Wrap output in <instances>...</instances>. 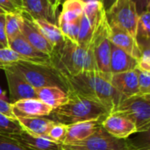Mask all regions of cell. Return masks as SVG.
<instances>
[{
    "label": "cell",
    "instance_id": "obj_1",
    "mask_svg": "<svg viewBox=\"0 0 150 150\" xmlns=\"http://www.w3.org/2000/svg\"><path fill=\"white\" fill-rule=\"evenodd\" d=\"M63 79L67 85V91L102 105L109 114L124 98L112 86L110 81L98 71H86Z\"/></svg>",
    "mask_w": 150,
    "mask_h": 150
},
{
    "label": "cell",
    "instance_id": "obj_2",
    "mask_svg": "<svg viewBox=\"0 0 150 150\" xmlns=\"http://www.w3.org/2000/svg\"><path fill=\"white\" fill-rule=\"evenodd\" d=\"M50 65L62 77L86 71H97L92 45L83 47L66 37L54 47L50 54Z\"/></svg>",
    "mask_w": 150,
    "mask_h": 150
},
{
    "label": "cell",
    "instance_id": "obj_3",
    "mask_svg": "<svg viewBox=\"0 0 150 150\" xmlns=\"http://www.w3.org/2000/svg\"><path fill=\"white\" fill-rule=\"evenodd\" d=\"M68 92L69 100L63 105L53 110L47 117L54 122L71 125L86 120H103L109 112L102 105L91 99Z\"/></svg>",
    "mask_w": 150,
    "mask_h": 150
},
{
    "label": "cell",
    "instance_id": "obj_4",
    "mask_svg": "<svg viewBox=\"0 0 150 150\" xmlns=\"http://www.w3.org/2000/svg\"><path fill=\"white\" fill-rule=\"evenodd\" d=\"M5 68L20 75L34 89L57 86L67 91V85L63 77L51 65L20 62L10 64Z\"/></svg>",
    "mask_w": 150,
    "mask_h": 150
},
{
    "label": "cell",
    "instance_id": "obj_5",
    "mask_svg": "<svg viewBox=\"0 0 150 150\" xmlns=\"http://www.w3.org/2000/svg\"><path fill=\"white\" fill-rule=\"evenodd\" d=\"M112 112L129 119L136 127L137 133L149 132L150 125V95H134L124 98Z\"/></svg>",
    "mask_w": 150,
    "mask_h": 150
},
{
    "label": "cell",
    "instance_id": "obj_6",
    "mask_svg": "<svg viewBox=\"0 0 150 150\" xmlns=\"http://www.w3.org/2000/svg\"><path fill=\"white\" fill-rule=\"evenodd\" d=\"M109 32L110 25L107 22L106 17L105 16V18L94 30L91 45L97 71L110 81L112 73L110 69L111 41L109 40Z\"/></svg>",
    "mask_w": 150,
    "mask_h": 150
},
{
    "label": "cell",
    "instance_id": "obj_7",
    "mask_svg": "<svg viewBox=\"0 0 150 150\" xmlns=\"http://www.w3.org/2000/svg\"><path fill=\"white\" fill-rule=\"evenodd\" d=\"M63 150H137L138 147L124 139H117L100 126L87 139L70 145H62Z\"/></svg>",
    "mask_w": 150,
    "mask_h": 150
},
{
    "label": "cell",
    "instance_id": "obj_8",
    "mask_svg": "<svg viewBox=\"0 0 150 150\" xmlns=\"http://www.w3.org/2000/svg\"><path fill=\"white\" fill-rule=\"evenodd\" d=\"M105 17L110 26L119 27L135 38L139 15L132 0H117L105 11Z\"/></svg>",
    "mask_w": 150,
    "mask_h": 150
},
{
    "label": "cell",
    "instance_id": "obj_9",
    "mask_svg": "<svg viewBox=\"0 0 150 150\" xmlns=\"http://www.w3.org/2000/svg\"><path fill=\"white\" fill-rule=\"evenodd\" d=\"M101 127L112 136L127 140L130 135L137 133L135 125L127 117L117 112L108 114L101 122Z\"/></svg>",
    "mask_w": 150,
    "mask_h": 150
},
{
    "label": "cell",
    "instance_id": "obj_10",
    "mask_svg": "<svg viewBox=\"0 0 150 150\" xmlns=\"http://www.w3.org/2000/svg\"><path fill=\"white\" fill-rule=\"evenodd\" d=\"M23 23L21 26L22 36L37 50L50 56L54 47L43 37L39 29L35 26L32 18L25 11H22Z\"/></svg>",
    "mask_w": 150,
    "mask_h": 150
},
{
    "label": "cell",
    "instance_id": "obj_11",
    "mask_svg": "<svg viewBox=\"0 0 150 150\" xmlns=\"http://www.w3.org/2000/svg\"><path fill=\"white\" fill-rule=\"evenodd\" d=\"M4 71L5 73L11 98L14 102L25 98H37L36 89L29 84L20 75L8 68H4Z\"/></svg>",
    "mask_w": 150,
    "mask_h": 150
},
{
    "label": "cell",
    "instance_id": "obj_12",
    "mask_svg": "<svg viewBox=\"0 0 150 150\" xmlns=\"http://www.w3.org/2000/svg\"><path fill=\"white\" fill-rule=\"evenodd\" d=\"M8 135L18 144L29 150H63L62 144L43 136L33 135L25 130H22L18 134Z\"/></svg>",
    "mask_w": 150,
    "mask_h": 150
},
{
    "label": "cell",
    "instance_id": "obj_13",
    "mask_svg": "<svg viewBox=\"0 0 150 150\" xmlns=\"http://www.w3.org/2000/svg\"><path fill=\"white\" fill-rule=\"evenodd\" d=\"M110 83L123 98H128L140 94L137 73L135 69L112 74Z\"/></svg>",
    "mask_w": 150,
    "mask_h": 150
},
{
    "label": "cell",
    "instance_id": "obj_14",
    "mask_svg": "<svg viewBox=\"0 0 150 150\" xmlns=\"http://www.w3.org/2000/svg\"><path fill=\"white\" fill-rule=\"evenodd\" d=\"M14 114L17 117H44L47 118L53 111L38 98H25L12 104Z\"/></svg>",
    "mask_w": 150,
    "mask_h": 150
},
{
    "label": "cell",
    "instance_id": "obj_15",
    "mask_svg": "<svg viewBox=\"0 0 150 150\" xmlns=\"http://www.w3.org/2000/svg\"><path fill=\"white\" fill-rule=\"evenodd\" d=\"M8 47L25 57L30 62L50 65V56L34 48L22 34L9 42Z\"/></svg>",
    "mask_w": 150,
    "mask_h": 150
},
{
    "label": "cell",
    "instance_id": "obj_16",
    "mask_svg": "<svg viewBox=\"0 0 150 150\" xmlns=\"http://www.w3.org/2000/svg\"><path fill=\"white\" fill-rule=\"evenodd\" d=\"M101 122L102 120H86L69 125L62 145H70L87 139L98 130Z\"/></svg>",
    "mask_w": 150,
    "mask_h": 150
},
{
    "label": "cell",
    "instance_id": "obj_17",
    "mask_svg": "<svg viewBox=\"0 0 150 150\" xmlns=\"http://www.w3.org/2000/svg\"><path fill=\"white\" fill-rule=\"evenodd\" d=\"M109 40L112 44L121 48L134 59L138 60L140 58L141 50L136 39L127 32L116 26H110Z\"/></svg>",
    "mask_w": 150,
    "mask_h": 150
},
{
    "label": "cell",
    "instance_id": "obj_18",
    "mask_svg": "<svg viewBox=\"0 0 150 150\" xmlns=\"http://www.w3.org/2000/svg\"><path fill=\"white\" fill-rule=\"evenodd\" d=\"M137 67V60L121 48L111 43L110 69L112 74L134 70Z\"/></svg>",
    "mask_w": 150,
    "mask_h": 150
},
{
    "label": "cell",
    "instance_id": "obj_19",
    "mask_svg": "<svg viewBox=\"0 0 150 150\" xmlns=\"http://www.w3.org/2000/svg\"><path fill=\"white\" fill-rule=\"evenodd\" d=\"M21 5L33 19L43 18L56 24V16L47 0H21Z\"/></svg>",
    "mask_w": 150,
    "mask_h": 150
},
{
    "label": "cell",
    "instance_id": "obj_20",
    "mask_svg": "<svg viewBox=\"0 0 150 150\" xmlns=\"http://www.w3.org/2000/svg\"><path fill=\"white\" fill-rule=\"evenodd\" d=\"M37 98L49 106L52 110H54L69 100L68 92L57 86H46L36 89Z\"/></svg>",
    "mask_w": 150,
    "mask_h": 150
},
{
    "label": "cell",
    "instance_id": "obj_21",
    "mask_svg": "<svg viewBox=\"0 0 150 150\" xmlns=\"http://www.w3.org/2000/svg\"><path fill=\"white\" fill-rule=\"evenodd\" d=\"M16 119L23 130L33 135L43 137H46L49 128L54 123L44 117H17Z\"/></svg>",
    "mask_w": 150,
    "mask_h": 150
},
{
    "label": "cell",
    "instance_id": "obj_22",
    "mask_svg": "<svg viewBox=\"0 0 150 150\" xmlns=\"http://www.w3.org/2000/svg\"><path fill=\"white\" fill-rule=\"evenodd\" d=\"M33 22L35 25V26L39 29L40 33L43 35V37L54 47L63 41L64 36L56 24L43 18L33 19Z\"/></svg>",
    "mask_w": 150,
    "mask_h": 150
},
{
    "label": "cell",
    "instance_id": "obj_23",
    "mask_svg": "<svg viewBox=\"0 0 150 150\" xmlns=\"http://www.w3.org/2000/svg\"><path fill=\"white\" fill-rule=\"evenodd\" d=\"M61 13L56 19V25L74 21L83 13L84 2L82 0H64L62 2Z\"/></svg>",
    "mask_w": 150,
    "mask_h": 150
},
{
    "label": "cell",
    "instance_id": "obj_24",
    "mask_svg": "<svg viewBox=\"0 0 150 150\" xmlns=\"http://www.w3.org/2000/svg\"><path fill=\"white\" fill-rule=\"evenodd\" d=\"M22 11L5 12V34L8 43L21 34L23 23Z\"/></svg>",
    "mask_w": 150,
    "mask_h": 150
},
{
    "label": "cell",
    "instance_id": "obj_25",
    "mask_svg": "<svg viewBox=\"0 0 150 150\" xmlns=\"http://www.w3.org/2000/svg\"><path fill=\"white\" fill-rule=\"evenodd\" d=\"M135 39L140 48L150 46V11L139 15Z\"/></svg>",
    "mask_w": 150,
    "mask_h": 150
},
{
    "label": "cell",
    "instance_id": "obj_26",
    "mask_svg": "<svg viewBox=\"0 0 150 150\" xmlns=\"http://www.w3.org/2000/svg\"><path fill=\"white\" fill-rule=\"evenodd\" d=\"M83 13L94 30L97 28V26L105 16V11L104 10L101 1L97 0L84 3Z\"/></svg>",
    "mask_w": 150,
    "mask_h": 150
},
{
    "label": "cell",
    "instance_id": "obj_27",
    "mask_svg": "<svg viewBox=\"0 0 150 150\" xmlns=\"http://www.w3.org/2000/svg\"><path fill=\"white\" fill-rule=\"evenodd\" d=\"M93 33H94L93 27L91 25L84 13H83L80 18V26H79L77 44L83 47H89L91 44Z\"/></svg>",
    "mask_w": 150,
    "mask_h": 150
},
{
    "label": "cell",
    "instance_id": "obj_28",
    "mask_svg": "<svg viewBox=\"0 0 150 150\" xmlns=\"http://www.w3.org/2000/svg\"><path fill=\"white\" fill-rule=\"evenodd\" d=\"M80 18L81 17L74 21L66 22L58 25V27L61 29L63 36L75 43H77L79 26H80Z\"/></svg>",
    "mask_w": 150,
    "mask_h": 150
},
{
    "label": "cell",
    "instance_id": "obj_29",
    "mask_svg": "<svg viewBox=\"0 0 150 150\" xmlns=\"http://www.w3.org/2000/svg\"><path fill=\"white\" fill-rule=\"evenodd\" d=\"M23 129L17 119H11L0 113V134H13L21 132Z\"/></svg>",
    "mask_w": 150,
    "mask_h": 150
},
{
    "label": "cell",
    "instance_id": "obj_30",
    "mask_svg": "<svg viewBox=\"0 0 150 150\" xmlns=\"http://www.w3.org/2000/svg\"><path fill=\"white\" fill-rule=\"evenodd\" d=\"M67 130H68V126L62 124V123H57L54 122L52 127L49 128L46 137L54 142L62 144L66 134H67Z\"/></svg>",
    "mask_w": 150,
    "mask_h": 150
},
{
    "label": "cell",
    "instance_id": "obj_31",
    "mask_svg": "<svg viewBox=\"0 0 150 150\" xmlns=\"http://www.w3.org/2000/svg\"><path fill=\"white\" fill-rule=\"evenodd\" d=\"M20 62H28V61L10 47L0 48V62L8 66L10 64Z\"/></svg>",
    "mask_w": 150,
    "mask_h": 150
},
{
    "label": "cell",
    "instance_id": "obj_32",
    "mask_svg": "<svg viewBox=\"0 0 150 150\" xmlns=\"http://www.w3.org/2000/svg\"><path fill=\"white\" fill-rule=\"evenodd\" d=\"M140 95H150V71L135 69Z\"/></svg>",
    "mask_w": 150,
    "mask_h": 150
},
{
    "label": "cell",
    "instance_id": "obj_33",
    "mask_svg": "<svg viewBox=\"0 0 150 150\" xmlns=\"http://www.w3.org/2000/svg\"><path fill=\"white\" fill-rule=\"evenodd\" d=\"M0 150H29L17 142L12 140L8 134H0Z\"/></svg>",
    "mask_w": 150,
    "mask_h": 150
},
{
    "label": "cell",
    "instance_id": "obj_34",
    "mask_svg": "<svg viewBox=\"0 0 150 150\" xmlns=\"http://www.w3.org/2000/svg\"><path fill=\"white\" fill-rule=\"evenodd\" d=\"M0 113L9 118L16 120V116L13 112L12 104H10L7 101L3 100V99H0Z\"/></svg>",
    "mask_w": 150,
    "mask_h": 150
},
{
    "label": "cell",
    "instance_id": "obj_35",
    "mask_svg": "<svg viewBox=\"0 0 150 150\" xmlns=\"http://www.w3.org/2000/svg\"><path fill=\"white\" fill-rule=\"evenodd\" d=\"M0 8L5 12H16L23 11L18 7L11 0H0Z\"/></svg>",
    "mask_w": 150,
    "mask_h": 150
},
{
    "label": "cell",
    "instance_id": "obj_36",
    "mask_svg": "<svg viewBox=\"0 0 150 150\" xmlns=\"http://www.w3.org/2000/svg\"><path fill=\"white\" fill-rule=\"evenodd\" d=\"M0 43L4 47H8V41L5 34V13L0 14Z\"/></svg>",
    "mask_w": 150,
    "mask_h": 150
},
{
    "label": "cell",
    "instance_id": "obj_37",
    "mask_svg": "<svg viewBox=\"0 0 150 150\" xmlns=\"http://www.w3.org/2000/svg\"><path fill=\"white\" fill-rule=\"evenodd\" d=\"M135 5L138 15L150 11V0H132Z\"/></svg>",
    "mask_w": 150,
    "mask_h": 150
},
{
    "label": "cell",
    "instance_id": "obj_38",
    "mask_svg": "<svg viewBox=\"0 0 150 150\" xmlns=\"http://www.w3.org/2000/svg\"><path fill=\"white\" fill-rule=\"evenodd\" d=\"M54 12V14L56 16V13H57V11H58V7L60 5V4L62 3L61 0H47Z\"/></svg>",
    "mask_w": 150,
    "mask_h": 150
},
{
    "label": "cell",
    "instance_id": "obj_39",
    "mask_svg": "<svg viewBox=\"0 0 150 150\" xmlns=\"http://www.w3.org/2000/svg\"><path fill=\"white\" fill-rule=\"evenodd\" d=\"M116 1H117V0H101V3H102V4H103V7H104L105 11H107L111 8V6H112Z\"/></svg>",
    "mask_w": 150,
    "mask_h": 150
},
{
    "label": "cell",
    "instance_id": "obj_40",
    "mask_svg": "<svg viewBox=\"0 0 150 150\" xmlns=\"http://www.w3.org/2000/svg\"><path fill=\"white\" fill-rule=\"evenodd\" d=\"M11 1H12L18 7H19L21 10H23V9H22V5H21V0H11Z\"/></svg>",
    "mask_w": 150,
    "mask_h": 150
},
{
    "label": "cell",
    "instance_id": "obj_41",
    "mask_svg": "<svg viewBox=\"0 0 150 150\" xmlns=\"http://www.w3.org/2000/svg\"><path fill=\"white\" fill-rule=\"evenodd\" d=\"M0 99L5 100V92L3 91L2 90H0ZM6 101V100H5Z\"/></svg>",
    "mask_w": 150,
    "mask_h": 150
},
{
    "label": "cell",
    "instance_id": "obj_42",
    "mask_svg": "<svg viewBox=\"0 0 150 150\" xmlns=\"http://www.w3.org/2000/svg\"><path fill=\"white\" fill-rule=\"evenodd\" d=\"M137 150H150V149H149V146H147V147H143V148H138V149Z\"/></svg>",
    "mask_w": 150,
    "mask_h": 150
},
{
    "label": "cell",
    "instance_id": "obj_43",
    "mask_svg": "<svg viewBox=\"0 0 150 150\" xmlns=\"http://www.w3.org/2000/svg\"><path fill=\"white\" fill-rule=\"evenodd\" d=\"M6 67V65L5 64H4V63H2V62H0V69H4V68Z\"/></svg>",
    "mask_w": 150,
    "mask_h": 150
},
{
    "label": "cell",
    "instance_id": "obj_44",
    "mask_svg": "<svg viewBox=\"0 0 150 150\" xmlns=\"http://www.w3.org/2000/svg\"><path fill=\"white\" fill-rule=\"evenodd\" d=\"M4 13H5V11H4L3 9H1V8H0V14H4Z\"/></svg>",
    "mask_w": 150,
    "mask_h": 150
},
{
    "label": "cell",
    "instance_id": "obj_45",
    "mask_svg": "<svg viewBox=\"0 0 150 150\" xmlns=\"http://www.w3.org/2000/svg\"><path fill=\"white\" fill-rule=\"evenodd\" d=\"M82 1L86 3V2H89V1H95V0H82ZM97 1H101V0H97Z\"/></svg>",
    "mask_w": 150,
    "mask_h": 150
},
{
    "label": "cell",
    "instance_id": "obj_46",
    "mask_svg": "<svg viewBox=\"0 0 150 150\" xmlns=\"http://www.w3.org/2000/svg\"><path fill=\"white\" fill-rule=\"evenodd\" d=\"M63 1H64V0H61V2H63Z\"/></svg>",
    "mask_w": 150,
    "mask_h": 150
}]
</instances>
